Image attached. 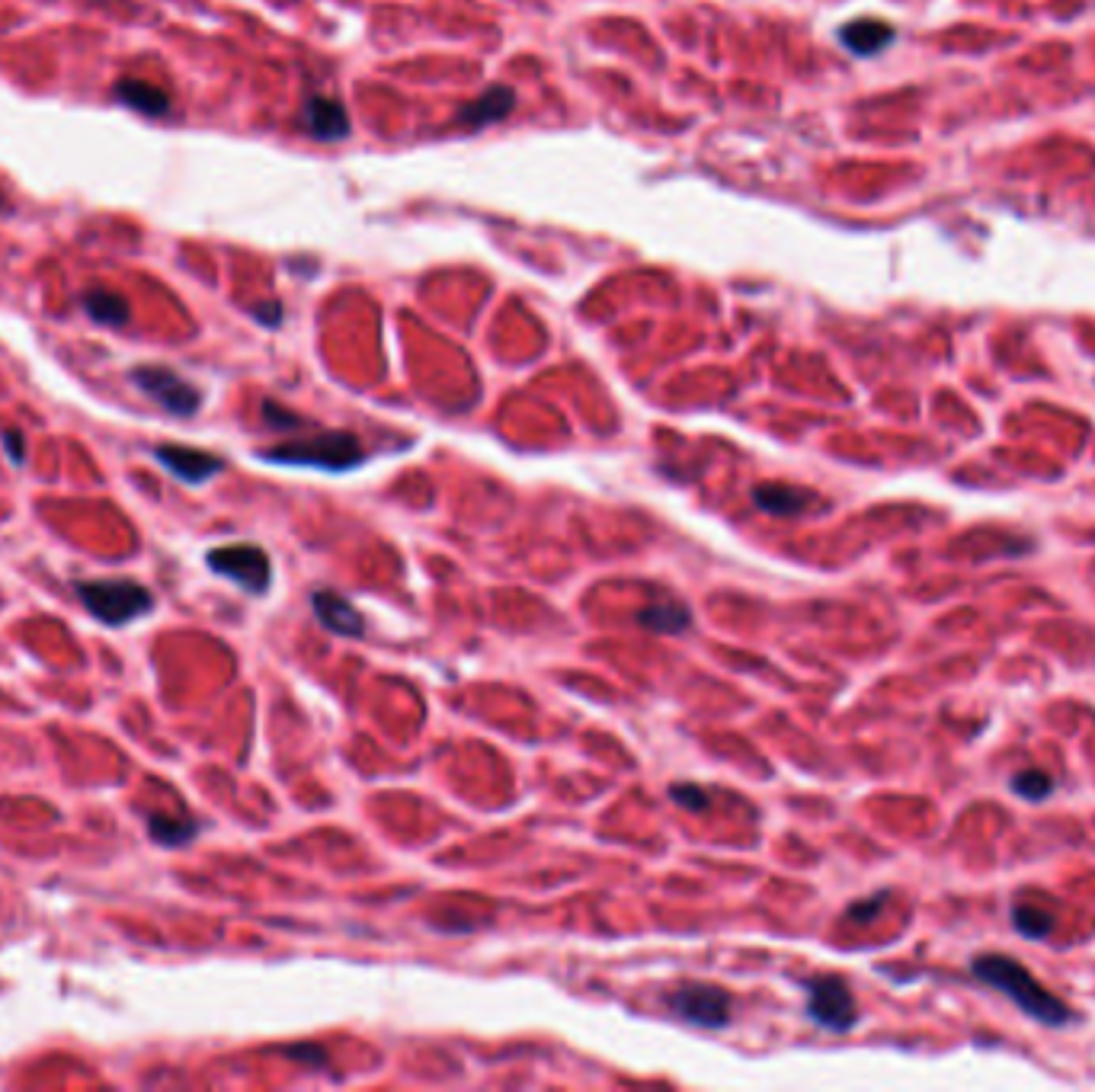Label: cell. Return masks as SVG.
Wrapping results in <instances>:
<instances>
[{
  "mask_svg": "<svg viewBox=\"0 0 1095 1092\" xmlns=\"http://www.w3.org/2000/svg\"><path fill=\"white\" fill-rule=\"evenodd\" d=\"M971 971L977 981H984L987 987L999 990L1003 996H1009L1028 1018H1035L1041 1025H1051V1029H1060V1025H1067L1073 1018L1070 1006L1054 996L1032 971H1028L1025 965H1018L1015 958L1009 954H977L971 961Z\"/></svg>",
  "mask_w": 1095,
  "mask_h": 1092,
  "instance_id": "1",
  "label": "cell"
},
{
  "mask_svg": "<svg viewBox=\"0 0 1095 1092\" xmlns=\"http://www.w3.org/2000/svg\"><path fill=\"white\" fill-rule=\"evenodd\" d=\"M264 462L273 465H295V468H317V471H353L365 462V448L353 433H317L311 439L282 442L260 453Z\"/></svg>",
  "mask_w": 1095,
  "mask_h": 1092,
  "instance_id": "2",
  "label": "cell"
},
{
  "mask_svg": "<svg viewBox=\"0 0 1095 1092\" xmlns=\"http://www.w3.org/2000/svg\"><path fill=\"white\" fill-rule=\"evenodd\" d=\"M75 590L87 612L112 628L135 622L154 609V596L148 587L135 581H119V576H112V581H81Z\"/></svg>",
  "mask_w": 1095,
  "mask_h": 1092,
  "instance_id": "3",
  "label": "cell"
},
{
  "mask_svg": "<svg viewBox=\"0 0 1095 1092\" xmlns=\"http://www.w3.org/2000/svg\"><path fill=\"white\" fill-rule=\"evenodd\" d=\"M807 990V1018L826 1032H849L859 1022V1006L849 984L836 974H820L804 984Z\"/></svg>",
  "mask_w": 1095,
  "mask_h": 1092,
  "instance_id": "4",
  "label": "cell"
},
{
  "mask_svg": "<svg viewBox=\"0 0 1095 1092\" xmlns=\"http://www.w3.org/2000/svg\"><path fill=\"white\" fill-rule=\"evenodd\" d=\"M128 378H132V384L142 395H148L157 407H164L173 417H192L203 404L196 384L186 381L167 365H139L128 372Z\"/></svg>",
  "mask_w": 1095,
  "mask_h": 1092,
  "instance_id": "5",
  "label": "cell"
},
{
  "mask_svg": "<svg viewBox=\"0 0 1095 1092\" xmlns=\"http://www.w3.org/2000/svg\"><path fill=\"white\" fill-rule=\"evenodd\" d=\"M206 564L244 587L253 596H264L273 584V561L260 545H222L206 554Z\"/></svg>",
  "mask_w": 1095,
  "mask_h": 1092,
  "instance_id": "6",
  "label": "cell"
},
{
  "mask_svg": "<svg viewBox=\"0 0 1095 1092\" xmlns=\"http://www.w3.org/2000/svg\"><path fill=\"white\" fill-rule=\"evenodd\" d=\"M670 1009L701 1029H724L731 1022V996L721 987L712 984H682L670 993Z\"/></svg>",
  "mask_w": 1095,
  "mask_h": 1092,
  "instance_id": "7",
  "label": "cell"
},
{
  "mask_svg": "<svg viewBox=\"0 0 1095 1092\" xmlns=\"http://www.w3.org/2000/svg\"><path fill=\"white\" fill-rule=\"evenodd\" d=\"M154 459L170 471L176 475L180 481L186 484H203L209 478H215L225 462L212 453H203V448H192V445H173V442H164L154 448Z\"/></svg>",
  "mask_w": 1095,
  "mask_h": 1092,
  "instance_id": "8",
  "label": "cell"
},
{
  "mask_svg": "<svg viewBox=\"0 0 1095 1092\" xmlns=\"http://www.w3.org/2000/svg\"><path fill=\"white\" fill-rule=\"evenodd\" d=\"M301 128L317 142H340L350 135V112L334 97H311L301 109Z\"/></svg>",
  "mask_w": 1095,
  "mask_h": 1092,
  "instance_id": "9",
  "label": "cell"
},
{
  "mask_svg": "<svg viewBox=\"0 0 1095 1092\" xmlns=\"http://www.w3.org/2000/svg\"><path fill=\"white\" fill-rule=\"evenodd\" d=\"M311 606H314L317 622L324 625L328 631H334V634L359 637L362 628H365L359 609H356L346 596H340V593H334V590H317V593L311 596Z\"/></svg>",
  "mask_w": 1095,
  "mask_h": 1092,
  "instance_id": "10",
  "label": "cell"
},
{
  "mask_svg": "<svg viewBox=\"0 0 1095 1092\" xmlns=\"http://www.w3.org/2000/svg\"><path fill=\"white\" fill-rule=\"evenodd\" d=\"M512 106H517V93H512V87L506 84H497L490 90H484L475 103H468L462 112H459V125H468V128H484L490 122H500L512 112Z\"/></svg>",
  "mask_w": 1095,
  "mask_h": 1092,
  "instance_id": "11",
  "label": "cell"
},
{
  "mask_svg": "<svg viewBox=\"0 0 1095 1092\" xmlns=\"http://www.w3.org/2000/svg\"><path fill=\"white\" fill-rule=\"evenodd\" d=\"M840 42H843L852 55L871 58V55H878L881 48H887V45L893 42V26L884 23V20H871V17L852 20V23H846V26L840 29Z\"/></svg>",
  "mask_w": 1095,
  "mask_h": 1092,
  "instance_id": "12",
  "label": "cell"
},
{
  "mask_svg": "<svg viewBox=\"0 0 1095 1092\" xmlns=\"http://www.w3.org/2000/svg\"><path fill=\"white\" fill-rule=\"evenodd\" d=\"M810 494L801 487H788V484H759L753 487V503L768 512V517H801L807 509Z\"/></svg>",
  "mask_w": 1095,
  "mask_h": 1092,
  "instance_id": "13",
  "label": "cell"
},
{
  "mask_svg": "<svg viewBox=\"0 0 1095 1092\" xmlns=\"http://www.w3.org/2000/svg\"><path fill=\"white\" fill-rule=\"evenodd\" d=\"M125 106H132L135 112L142 116H167L170 112V97L154 87L151 81H139V78H122L115 81V90H112Z\"/></svg>",
  "mask_w": 1095,
  "mask_h": 1092,
  "instance_id": "14",
  "label": "cell"
},
{
  "mask_svg": "<svg viewBox=\"0 0 1095 1092\" xmlns=\"http://www.w3.org/2000/svg\"><path fill=\"white\" fill-rule=\"evenodd\" d=\"M84 311L97 320V324H106V328H122L125 320L132 317L128 301L109 289H90L84 295Z\"/></svg>",
  "mask_w": 1095,
  "mask_h": 1092,
  "instance_id": "15",
  "label": "cell"
},
{
  "mask_svg": "<svg viewBox=\"0 0 1095 1092\" xmlns=\"http://www.w3.org/2000/svg\"><path fill=\"white\" fill-rule=\"evenodd\" d=\"M637 622L654 634H679L689 628L692 615L682 603H654L640 609Z\"/></svg>",
  "mask_w": 1095,
  "mask_h": 1092,
  "instance_id": "16",
  "label": "cell"
},
{
  "mask_svg": "<svg viewBox=\"0 0 1095 1092\" xmlns=\"http://www.w3.org/2000/svg\"><path fill=\"white\" fill-rule=\"evenodd\" d=\"M148 833L157 846H186L199 833V823L189 817H167V814H151L148 817Z\"/></svg>",
  "mask_w": 1095,
  "mask_h": 1092,
  "instance_id": "17",
  "label": "cell"
},
{
  "mask_svg": "<svg viewBox=\"0 0 1095 1092\" xmlns=\"http://www.w3.org/2000/svg\"><path fill=\"white\" fill-rule=\"evenodd\" d=\"M1012 792L1025 801H1045L1054 792V782L1041 769H1022V773L1012 776Z\"/></svg>",
  "mask_w": 1095,
  "mask_h": 1092,
  "instance_id": "18",
  "label": "cell"
},
{
  "mask_svg": "<svg viewBox=\"0 0 1095 1092\" xmlns=\"http://www.w3.org/2000/svg\"><path fill=\"white\" fill-rule=\"evenodd\" d=\"M1012 926L1025 939H1045L1054 929V917H1048L1045 910H1032V907H1015L1012 910Z\"/></svg>",
  "mask_w": 1095,
  "mask_h": 1092,
  "instance_id": "19",
  "label": "cell"
},
{
  "mask_svg": "<svg viewBox=\"0 0 1095 1092\" xmlns=\"http://www.w3.org/2000/svg\"><path fill=\"white\" fill-rule=\"evenodd\" d=\"M670 798L676 804H682L686 811H708V804H712V798H708V792L701 785H692V782H679L670 789Z\"/></svg>",
  "mask_w": 1095,
  "mask_h": 1092,
  "instance_id": "20",
  "label": "cell"
},
{
  "mask_svg": "<svg viewBox=\"0 0 1095 1092\" xmlns=\"http://www.w3.org/2000/svg\"><path fill=\"white\" fill-rule=\"evenodd\" d=\"M264 420H267V426H273V429H298L304 420L301 417H295L292 411H286L282 404H276V401H264Z\"/></svg>",
  "mask_w": 1095,
  "mask_h": 1092,
  "instance_id": "21",
  "label": "cell"
},
{
  "mask_svg": "<svg viewBox=\"0 0 1095 1092\" xmlns=\"http://www.w3.org/2000/svg\"><path fill=\"white\" fill-rule=\"evenodd\" d=\"M887 904V890H881V894H875V897H868V901H859V904H852L849 910H846V917L852 920V923H868V920H875V914L881 910Z\"/></svg>",
  "mask_w": 1095,
  "mask_h": 1092,
  "instance_id": "22",
  "label": "cell"
},
{
  "mask_svg": "<svg viewBox=\"0 0 1095 1092\" xmlns=\"http://www.w3.org/2000/svg\"><path fill=\"white\" fill-rule=\"evenodd\" d=\"M0 442H4V448H7V456H10L14 465H23V462H26V436H23V433L7 429L4 436H0Z\"/></svg>",
  "mask_w": 1095,
  "mask_h": 1092,
  "instance_id": "23",
  "label": "cell"
},
{
  "mask_svg": "<svg viewBox=\"0 0 1095 1092\" xmlns=\"http://www.w3.org/2000/svg\"><path fill=\"white\" fill-rule=\"evenodd\" d=\"M253 317H256V320H260V324L279 328V320H282V304H279V301H270V304H256V308H253Z\"/></svg>",
  "mask_w": 1095,
  "mask_h": 1092,
  "instance_id": "24",
  "label": "cell"
},
{
  "mask_svg": "<svg viewBox=\"0 0 1095 1092\" xmlns=\"http://www.w3.org/2000/svg\"><path fill=\"white\" fill-rule=\"evenodd\" d=\"M289 1057H295V1060H311V1064H324L328 1057H324V1051H320L317 1045H301V1048H292L289 1051Z\"/></svg>",
  "mask_w": 1095,
  "mask_h": 1092,
  "instance_id": "25",
  "label": "cell"
},
{
  "mask_svg": "<svg viewBox=\"0 0 1095 1092\" xmlns=\"http://www.w3.org/2000/svg\"><path fill=\"white\" fill-rule=\"evenodd\" d=\"M0 206H4V196H0Z\"/></svg>",
  "mask_w": 1095,
  "mask_h": 1092,
  "instance_id": "26",
  "label": "cell"
}]
</instances>
